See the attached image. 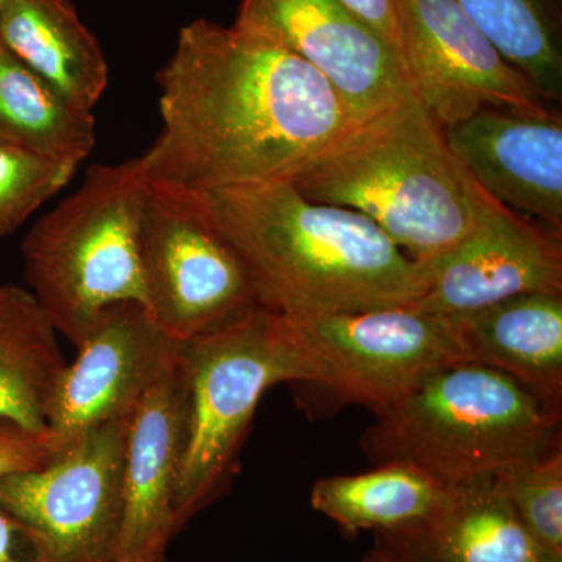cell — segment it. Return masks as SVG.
<instances>
[{
  "label": "cell",
  "mask_w": 562,
  "mask_h": 562,
  "mask_svg": "<svg viewBox=\"0 0 562 562\" xmlns=\"http://www.w3.org/2000/svg\"><path fill=\"white\" fill-rule=\"evenodd\" d=\"M157 83L161 131L140 157L188 190L290 181L357 125L308 63L210 20L181 29Z\"/></svg>",
  "instance_id": "6da1fadb"
},
{
  "label": "cell",
  "mask_w": 562,
  "mask_h": 562,
  "mask_svg": "<svg viewBox=\"0 0 562 562\" xmlns=\"http://www.w3.org/2000/svg\"><path fill=\"white\" fill-rule=\"evenodd\" d=\"M57 330L31 291L0 284V425L47 430L68 362Z\"/></svg>",
  "instance_id": "d6986e66"
},
{
  "label": "cell",
  "mask_w": 562,
  "mask_h": 562,
  "mask_svg": "<svg viewBox=\"0 0 562 562\" xmlns=\"http://www.w3.org/2000/svg\"><path fill=\"white\" fill-rule=\"evenodd\" d=\"M561 408L473 362L432 372L362 435L375 465L408 464L446 487L494 476L561 442Z\"/></svg>",
  "instance_id": "277c9868"
},
{
  "label": "cell",
  "mask_w": 562,
  "mask_h": 562,
  "mask_svg": "<svg viewBox=\"0 0 562 562\" xmlns=\"http://www.w3.org/2000/svg\"><path fill=\"white\" fill-rule=\"evenodd\" d=\"M180 361L191 420L177 487V530L232 482L262 395L280 383L322 387L327 380L321 358L294 322L262 306L181 344Z\"/></svg>",
  "instance_id": "5b68a950"
},
{
  "label": "cell",
  "mask_w": 562,
  "mask_h": 562,
  "mask_svg": "<svg viewBox=\"0 0 562 562\" xmlns=\"http://www.w3.org/2000/svg\"><path fill=\"white\" fill-rule=\"evenodd\" d=\"M77 168L0 138V238L16 232L61 191Z\"/></svg>",
  "instance_id": "cb8c5ba5"
},
{
  "label": "cell",
  "mask_w": 562,
  "mask_h": 562,
  "mask_svg": "<svg viewBox=\"0 0 562 562\" xmlns=\"http://www.w3.org/2000/svg\"><path fill=\"white\" fill-rule=\"evenodd\" d=\"M139 254L149 312L177 341L221 330L261 306L203 191L147 177Z\"/></svg>",
  "instance_id": "52a82bcc"
},
{
  "label": "cell",
  "mask_w": 562,
  "mask_h": 562,
  "mask_svg": "<svg viewBox=\"0 0 562 562\" xmlns=\"http://www.w3.org/2000/svg\"><path fill=\"white\" fill-rule=\"evenodd\" d=\"M475 183L503 206L562 233V113L484 109L443 127Z\"/></svg>",
  "instance_id": "5bb4252c"
},
{
  "label": "cell",
  "mask_w": 562,
  "mask_h": 562,
  "mask_svg": "<svg viewBox=\"0 0 562 562\" xmlns=\"http://www.w3.org/2000/svg\"><path fill=\"white\" fill-rule=\"evenodd\" d=\"M420 266L427 290L413 305L442 316H460L535 292L562 294V233L486 194L471 235Z\"/></svg>",
  "instance_id": "4fadbf2b"
},
{
  "label": "cell",
  "mask_w": 562,
  "mask_h": 562,
  "mask_svg": "<svg viewBox=\"0 0 562 562\" xmlns=\"http://www.w3.org/2000/svg\"><path fill=\"white\" fill-rule=\"evenodd\" d=\"M127 419L65 439L46 464L0 476V506L31 527L50 562H116Z\"/></svg>",
  "instance_id": "ba28073f"
},
{
  "label": "cell",
  "mask_w": 562,
  "mask_h": 562,
  "mask_svg": "<svg viewBox=\"0 0 562 562\" xmlns=\"http://www.w3.org/2000/svg\"><path fill=\"white\" fill-rule=\"evenodd\" d=\"M181 344L138 302L103 310L66 366L47 428L63 441L105 422L127 419L180 361Z\"/></svg>",
  "instance_id": "7c38bea8"
},
{
  "label": "cell",
  "mask_w": 562,
  "mask_h": 562,
  "mask_svg": "<svg viewBox=\"0 0 562 562\" xmlns=\"http://www.w3.org/2000/svg\"><path fill=\"white\" fill-rule=\"evenodd\" d=\"M503 58L552 105L562 101V0H457Z\"/></svg>",
  "instance_id": "7402d4cb"
},
{
  "label": "cell",
  "mask_w": 562,
  "mask_h": 562,
  "mask_svg": "<svg viewBox=\"0 0 562 562\" xmlns=\"http://www.w3.org/2000/svg\"><path fill=\"white\" fill-rule=\"evenodd\" d=\"M292 322L324 364L322 387L375 414L432 372L465 362L452 319L413 303Z\"/></svg>",
  "instance_id": "9c48e42d"
},
{
  "label": "cell",
  "mask_w": 562,
  "mask_h": 562,
  "mask_svg": "<svg viewBox=\"0 0 562 562\" xmlns=\"http://www.w3.org/2000/svg\"><path fill=\"white\" fill-rule=\"evenodd\" d=\"M151 562H166V561H165V557H162V558H160V560L151 561Z\"/></svg>",
  "instance_id": "f1b7e54d"
},
{
  "label": "cell",
  "mask_w": 562,
  "mask_h": 562,
  "mask_svg": "<svg viewBox=\"0 0 562 562\" xmlns=\"http://www.w3.org/2000/svg\"><path fill=\"white\" fill-rule=\"evenodd\" d=\"M61 443L60 436L50 428L33 431L18 425H0V476L41 468Z\"/></svg>",
  "instance_id": "d4e9b609"
},
{
  "label": "cell",
  "mask_w": 562,
  "mask_h": 562,
  "mask_svg": "<svg viewBox=\"0 0 562 562\" xmlns=\"http://www.w3.org/2000/svg\"><path fill=\"white\" fill-rule=\"evenodd\" d=\"M290 183L368 217L419 265L471 235L486 199L416 94L353 125Z\"/></svg>",
  "instance_id": "3957f363"
},
{
  "label": "cell",
  "mask_w": 562,
  "mask_h": 562,
  "mask_svg": "<svg viewBox=\"0 0 562 562\" xmlns=\"http://www.w3.org/2000/svg\"><path fill=\"white\" fill-rule=\"evenodd\" d=\"M0 2H2V0H0Z\"/></svg>",
  "instance_id": "f546056e"
},
{
  "label": "cell",
  "mask_w": 562,
  "mask_h": 562,
  "mask_svg": "<svg viewBox=\"0 0 562 562\" xmlns=\"http://www.w3.org/2000/svg\"><path fill=\"white\" fill-rule=\"evenodd\" d=\"M262 308L288 319L409 305L424 268L371 220L306 201L290 181L205 192Z\"/></svg>",
  "instance_id": "7a4b0ae2"
},
{
  "label": "cell",
  "mask_w": 562,
  "mask_h": 562,
  "mask_svg": "<svg viewBox=\"0 0 562 562\" xmlns=\"http://www.w3.org/2000/svg\"><path fill=\"white\" fill-rule=\"evenodd\" d=\"M0 138L79 166L94 149L95 121L0 43Z\"/></svg>",
  "instance_id": "44dd1931"
},
{
  "label": "cell",
  "mask_w": 562,
  "mask_h": 562,
  "mask_svg": "<svg viewBox=\"0 0 562 562\" xmlns=\"http://www.w3.org/2000/svg\"><path fill=\"white\" fill-rule=\"evenodd\" d=\"M395 9L398 55L417 98L442 127L484 109L557 106L503 58L457 0H395Z\"/></svg>",
  "instance_id": "8fae6325"
},
{
  "label": "cell",
  "mask_w": 562,
  "mask_h": 562,
  "mask_svg": "<svg viewBox=\"0 0 562 562\" xmlns=\"http://www.w3.org/2000/svg\"><path fill=\"white\" fill-rule=\"evenodd\" d=\"M190 390L179 361L128 417L124 517L116 562H151L165 557L169 539L177 531V487L190 438Z\"/></svg>",
  "instance_id": "9a60e30c"
},
{
  "label": "cell",
  "mask_w": 562,
  "mask_h": 562,
  "mask_svg": "<svg viewBox=\"0 0 562 562\" xmlns=\"http://www.w3.org/2000/svg\"><path fill=\"white\" fill-rule=\"evenodd\" d=\"M361 562H398L397 558L394 557L390 552V550L384 549V547L376 546V549H373L371 553L366 554L364 560Z\"/></svg>",
  "instance_id": "83f0119b"
},
{
  "label": "cell",
  "mask_w": 562,
  "mask_h": 562,
  "mask_svg": "<svg viewBox=\"0 0 562 562\" xmlns=\"http://www.w3.org/2000/svg\"><path fill=\"white\" fill-rule=\"evenodd\" d=\"M0 562H50L36 532L0 506Z\"/></svg>",
  "instance_id": "484cf974"
},
{
  "label": "cell",
  "mask_w": 562,
  "mask_h": 562,
  "mask_svg": "<svg viewBox=\"0 0 562 562\" xmlns=\"http://www.w3.org/2000/svg\"><path fill=\"white\" fill-rule=\"evenodd\" d=\"M494 480L532 541L562 561L561 442L541 457L495 473Z\"/></svg>",
  "instance_id": "603a6c76"
},
{
  "label": "cell",
  "mask_w": 562,
  "mask_h": 562,
  "mask_svg": "<svg viewBox=\"0 0 562 562\" xmlns=\"http://www.w3.org/2000/svg\"><path fill=\"white\" fill-rule=\"evenodd\" d=\"M147 172L143 157L91 166L79 190L33 225L24 277L55 330L79 347L103 310H149L139 254Z\"/></svg>",
  "instance_id": "8992f818"
},
{
  "label": "cell",
  "mask_w": 562,
  "mask_h": 562,
  "mask_svg": "<svg viewBox=\"0 0 562 562\" xmlns=\"http://www.w3.org/2000/svg\"><path fill=\"white\" fill-rule=\"evenodd\" d=\"M449 490L413 465L392 462L355 475L317 480L312 506L349 535L371 530L395 536L430 519Z\"/></svg>",
  "instance_id": "ffe728a7"
},
{
  "label": "cell",
  "mask_w": 562,
  "mask_h": 562,
  "mask_svg": "<svg viewBox=\"0 0 562 562\" xmlns=\"http://www.w3.org/2000/svg\"><path fill=\"white\" fill-rule=\"evenodd\" d=\"M450 319L465 362L505 373L561 408L562 294L517 295Z\"/></svg>",
  "instance_id": "2e32d148"
},
{
  "label": "cell",
  "mask_w": 562,
  "mask_h": 562,
  "mask_svg": "<svg viewBox=\"0 0 562 562\" xmlns=\"http://www.w3.org/2000/svg\"><path fill=\"white\" fill-rule=\"evenodd\" d=\"M232 27L313 66L355 124L416 94L398 52L341 0H241Z\"/></svg>",
  "instance_id": "30bf717a"
},
{
  "label": "cell",
  "mask_w": 562,
  "mask_h": 562,
  "mask_svg": "<svg viewBox=\"0 0 562 562\" xmlns=\"http://www.w3.org/2000/svg\"><path fill=\"white\" fill-rule=\"evenodd\" d=\"M0 43L77 109L101 101L109 63L70 0H2Z\"/></svg>",
  "instance_id": "ac0fdd59"
},
{
  "label": "cell",
  "mask_w": 562,
  "mask_h": 562,
  "mask_svg": "<svg viewBox=\"0 0 562 562\" xmlns=\"http://www.w3.org/2000/svg\"><path fill=\"white\" fill-rule=\"evenodd\" d=\"M379 543L398 562H562L532 541L494 476L450 487L430 519Z\"/></svg>",
  "instance_id": "e0dca14e"
},
{
  "label": "cell",
  "mask_w": 562,
  "mask_h": 562,
  "mask_svg": "<svg viewBox=\"0 0 562 562\" xmlns=\"http://www.w3.org/2000/svg\"><path fill=\"white\" fill-rule=\"evenodd\" d=\"M344 5L360 14L362 20L375 29L397 50L398 25L395 0H341Z\"/></svg>",
  "instance_id": "4316f807"
}]
</instances>
